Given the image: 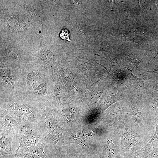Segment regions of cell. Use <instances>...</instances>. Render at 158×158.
I'll return each mask as SVG.
<instances>
[{
	"instance_id": "1",
	"label": "cell",
	"mask_w": 158,
	"mask_h": 158,
	"mask_svg": "<svg viewBox=\"0 0 158 158\" xmlns=\"http://www.w3.org/2000/svg\"><path fill=\"white\" fill-rule=\"evenodd\" d=\"M41 106L42 117L37 124L44 138V149L60 152L66 146L65 137L69 126L58 109Z\"/></svg>"
},
{
	"instance_id": "2",
	"label": "cell",
	"mask_w": 158,
	"mask_h": 158,
	"mask_svg": "<svg viewBox=\"0 0 158 158\" xmlns=\"http://www.w3.org/2000/svg\"><path fill=\"white\" fill-rule=\"evenodd\" d=\"M0 107L21 124L37 123L42 117L41 104L20 92L0 97Z\"/></svg>"
},
{
	"instance_id": "3",
	"label": "cell",
	"mask_w": 158,
	"mask_h": 158,
	"mask_svg": "<svg viewBox=\"0 0 158 158\" xmlns=\"http://www.w3.org/2000/svg\"><path fill=\"white\" fill-rule=\"evenodd\" d=\"M98 20L93 12L71 13L69 22L74 41L83 45L88 39L100 34Z\"/></svg>"
},
{
	"instance_id": "4",
	"label": "cell",
	"mask_w": 158,
	"mask_h": 158,
	"mask_svg": "<svg viewBox=\"0 0 158 158\" xmlns=\"http://www.w3.org/2000/svg\"><path fill=\"white\" fill-rule=\"evenodd\" d=\"M92 143L95 145L97 158H123L120 137L116 127L103 128Z\"/></svg>"
},
{
	"instance_id": "5",
	"label": "cell",
	"mask_w": 158,
	"mask_h": 158,
	"mask_svg": "<svg viewBox=\"0 0 158 158\" xmlns=\"http://www.w3.org/2000/svg\"><path fill=\"white\" fill-rule=\"evenodd\" d=\"M103 128L92 125H85L70 128L66 134L64 143L80 145L82 148L81 157L85 158L88 154L90 145L96 140Z\"/></svg>"
},
{
	"instance_id": "6",
	"label": "cell",
	"mask_w": 158,
	"mask_h": 158,
	"mask_svg": "<svg viewBox=\"0 0 158 158\" xmlns=\"http://www.w3.org/2000/svg\"><path fill=\"white\" fill-rule=\"evenodd\" d=\"M116 128L120 137L123 158H132L150 140L132 131L122 121Z\"/></svg>"
},
{
	"instance_id": "7",
	"label": "cell",
	"mask_w": 158,
	"mask_h": 158,
	"mask_svg": "<svg viewBox=\"0 0 158 158\" xmlns=\"http://www.w3.org/2000/svg\"><path fill=\"white\" fill-rule=\"evenodd\" d=\"M0 97L19 92L20 67L0 61Z\"/></svg>"
},
{
	"instance_id": "8",
	"label": "cell",
	"mask_w": 158,
	"mask_h": 158,
	"mask_svg": "<svg viewBox=\"0 0 158 158\" xmlns=\"http://www.w3.org/2000/svg\"><path fill=\"white\" fill-rule=\"evenodd\" d=\"M51 73H48L33 84L25 95L41 105L50 106L52 98Z\"/></svg>"
},
{
	"instance_id": "9",
	"label": "cell",
	"mask_w": 158,
	"mask_h": 158,
	"mask_svg": "<svg viewBox=\"0 0 158 158\" xmlns=\"http://www.w3.org/2000/svg\"><path fill=\"white\" fill-rule=\"evenodd\" d=\"M16 140L19 144L18 147L35 146L44 149V138L37 123H22L21 131Z\"/></svg>"
},
{
	"instance_id": "10",
	"label": "cell",
	"mask_w": 158,
	"mask_h": 158,
	"mask_svg": "<svg viewBox=\"0 0 158 158\" xmlns=\"http://www.w3.org/2000/svg\"><path fill=\"white\" fill-rule=\"evenodd\" d=\"M22 124L0 107V131L8 132L16 137L20 134Z\"/></svg>"
},
{
	"instance_id": "11",
	"label": "cell",
	"mask_w": 158,
	"mask_h": 158,
	"mask_svg": "<svg viewBox=\"0 0 158 158\" xmlns=\"http://www.w3.org/2000/svg\"><path fill=\"white\" fill-rule=\"evenodd\" d=\"M56 49L47 48L39 50L35 56L37 57V64L43 67L51 73L56 59Z\"/></svg>"
},
{
	"instance_id": "12",
	"label": "cell",
	"mask_w": 158,
	"mask_h": 158,
	"mask_svg": "<svg viewBox=\"0 0 158 158\" xmlns=\"http://www.w3.org/2000/svg\"><path fill=\"white\" fill-rule=\"evenodd\" d=\"M44 149L33 146L18 147L15 154V158H47Z\"/></svg>"
},
{
	"instance_id": "13",
	"label": "cell",
	"mask_w": 158,
	"mask_h": 158,
	"mask_svg": "<svg viewBox=\"0 0 158 158\" xmlns=\"http://www.w3.org/2000/svg\"><path fill=\"white\" fill-rule=\"evenodd\" d=\"M16 137L6 131H0V154L1 155L12 153V145L13 140Z\"/></svg>"
},
{
	"instance_id": "14",
	"label": "cell",
	"mask_w": 158,
	"mask_h": 158,
	"mask_svg": "<svg viewBox=\"0 0 158 158\" xmlns=\"http://www.w3.org/2000/svg\"><path fill=\"white\" fill-rule=\"evenodd\" d=\"M158 147V125L156 124L154 133L150 140L140 150L135 152L139 158H145L155 148Z\"/></svg>"
},
{
	"instance_id": "15",
	"label": "cell",
	"mask_w": 158,
	"mask_h": 158,
	"mask_svg": "<svg viewBox=\"0 0 158 158\" xmlns=\"http://www.w3.org/2000/svg\"><path fill=\"white\" fill-rule=\"evenodd\" d=\"M60 37L62 39L71 42L70 40V33L68 29L62 30L60 33Z\"/></svg>"
},
{
	"instance_id": "16",
	"label": "cell",
	"mask_w": 158,
	"mask_h": 158,
	"mask_svg": "<svg viewBox=\"0 0 158 158\" xmlns=\"http://www.w3.org/2000/svg\"><path fill=\"white\" fill-rule=\"evenodd\" d=\"M145 158H158V147L155 148Z\"/></svg>"
},
{
	"instance_id": "17",
	"label": "cell",
	"mask_w": 158,
	"mask_h": 158,
	"mask_svg": "<svg viewBox=\"0 0 158 158\" xmlns=\"http://www.w3.org/2000/svg\"><path fill=\"white\" fill-rule=\"evenodd\" d=\"M47 158H59L56 155H51V156H48L47 155Z\"/></svg>"
},
{
	"instance_id": "18",
	"label": "cell",
	"mask_w": 158,
	"mask_h": 158,
	"mask_svg": "<svg viewBox=\"0 0 158 158\" xmlns=\"http://www.w3.org/2000/svg\"><path fill=\"white\" fill-rule=\"evenodd\" d=\"M132 158H139V157H138L137 154L135 153Z\"/></svg>"
},
{
	"instance_id": "19",
	"label": "cell",
	"mask_w": 158,
	"mask_h": 158,
	"mask_svg": "<svg viewBox=\"0 0 158 158\" xmlns=\"http://www.w3.org/2000/svg\"><path fill=\"white\" fill-rule=\"evenodd\" d=\"M68 156V158H77L76 157H71L70 156Z\"/></svg>"
}]
</instances>
